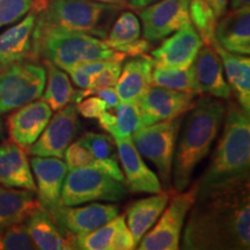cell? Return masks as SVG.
<instances>
[{
  "instance_id": "1",
  "label": "cell",
  "mask_w": 250,
  "mask_h": 250,
  "mask_svg": "<svg viewBox=\"0 0 250 250\" xmlns=\"http://www.w3.org/2000/svg\"><path fill=\"white\" fill-rule=\"evenodd\" d=\"M181 248L248 250L250 248L249 176L232 181L198 199L189 211Z\"/></svg>"
},
{
  "instance_id": "2",
  "label": "cell",
  "mask_w": 250,
  "mask_h": 250,
  "mask_svg": "<svg viewBox=\"0 0 250 250\" xmlns=\"http://www.w3.org/2000/svg\"><path fill=\"white\" fill-rule=\"evenodd\" d=\"M226 105L211 96H199L183 115L175 146L171 184L175 192L188 189L192 175L210 153L223 125Z\"/></svg>"
},
{
  "instance_id": "3",
  "label": "cell",
  "mask_w": 250,
  "mask_h": 250,
  "mask_svg": "<svg viewBox=\"0 0 250 250\" xmlns=\"http://www.w3.org/2000/svg\"><path fill=\"white\" fill-rule=\"evenodd\" d=\"M224 130L203 176L197 181V198L250 175V117L240 104L230 102L224 117Z\"/></svg>"
},
{
  "instance_id": "4",
  "label": "cell",
  "mask_w": 250,
  "mask_h": 250,
  "mask_svg": "<svg viewBox=\"0 0 250 250\" xmlns=\"http://www.w3.org/2000/svg\"><path fill=\"white\" fill-rule=\"evenodd\" d=\"M126 56L105 44L103 40L88 35L35 24L31 43V59L48 61L67 71L83 62L112 61L123 62Z\"/></svg>"
},
{
  "instance_id": "5",
  "label": "cell",
  "mask_w": 250,
  "mask_h": 250,
  "mask_svg": "<svg viewBox=\"0 0 250 250\" xmlns=\"http://www.w3.org/2000/svg\"><path fill=\"white\" fill-rule=\"evenodd\" d=\"M37 26L88 34L105 40L123 7L92 0H34Z\"/></svg>"
},
{
  "instance_id": "6",
  "label": "cell",
  "mask_w": 250,
  "mask_h": 250,
  "mask_svg": "<svg viewBox=\"0 0 250 250\" xmlns=\"http://www.w3.org/2000/svg\"><path fill=\"white\" fill-rule=\"evenodd\" d=\"M45 83L46 71L40 61L27 59L0 67V115L40 99Z\"/></svg>"
},
{
  "instance_id": "7",
  "label": "cell",
  "mask_w": 250,
  "mask_h": 250,
  "mask_svg": "<svg viewBox=\"0 0 250 250\" xmlns=\"http://www.w3.org/2000/svg\"><path fill=\"white\" fill-rule=\"evenodd\" d=\"M127 195L123 182L98 168H77L67 171L62 189V204L78 206L92 202H121Z\"/></svg>"
},
{
  "instance_id": "8",
  "label": "cell",
  "mask_w": 250,
  "mask_h": 250,
  "mask_svg": "<svg viewBox=\"0 0 250 250\" xmlns=\"http://www.w3.org/2000/svg\"><path fill=\"white\" fill-rule=\"evenodd\" d=\"M182 117L146 125L131 137L139 154L156 167L166 190H170L171 167Z\"/></svg>"
},
{
  "instance_id": "9",
  "label": "cell",
  "mask_w": 250,
  "mask_h": 250,
  "mask_svg": "<svg viewBox=\"0 0 250 250\" xmlns=\"http://www.w3.org/2000/svg\"><path fill=\"white\" fill-rule=\"evenodd\" d=\"M198 184L195 182L189 190L173 192L169 205L160 215V220L149 233L142 237L137 248L139 250H177L188 213L197 198Z\"/></svg>"
},
{
  "instance_id": "10",
  "label": "cell",
  "mask_w": 250,
  "mask_h": 250,
  "mask_svg": "<svg viewBox=\"0 0 250 250\" xmlns=\"http://www.w3.org/2000/svg\"><path fill=\"white\" fill-rule=\"evenodd\" d=\"M189 5L190 0H160L140 9L144 39L154 44L190 22Z\"/></svg>"
},
{
  "instance_id": "11",
  "label": "cell",
  "mask_w": 250,
  "mask_h": 250,
  "mask_svg": "<svg viewBox=\"0 0 250 250\" xmlns=\"http://www.w3.org/2000/svg\"><path fill=\"white\" fill-rule=\"evenodd\" d=\"M79 130L80 122L76 105H65L57 110L54 117L50 118L41 136L28 148V154L62 159L65 151L72 140L76 138Z\"/></svg>"
},
{
  "instance_id": "12",
  "label": "cell",
  "mask_w": 250,
  "mask_h": 250,
  "mask_svg": "<svg viewBox=\"0 0 250 250\" xmlns=\"http://www.w3.org/2000/svg\"><path fill=\"white\" fill-rule=\"evenodd\" d=\"M197 95L191 93L151 86L137 101L144 126L181 117L192 108Z\"/></svg>"
},
{
  "instance_id": "13",
  "label": "cell",
  "mask_w": 250,
  "mask_h": 250,
  "mask_svg": "<svg viewBox=\"0 0 250 250\" xmlns=\"http://www.w3.org/2000/svg\"><path fill=\"white\" fill-rule=\"evenodd\" d=\"M29 162L35 175L37 201L50 214H55L62 206V189L67 166L52 156H33Z\"/></svg>"
},
{
  "instance_id": "14",
  "label": "cell",
  "mask_w": 250,
  "mask_h": 250,
  "mask_svg": "<svg viewBox=\"0 0 250 250\" xmlns=\"http://www.w3.org/2000/svg\"><path fill=\"white\" fill-rule=\"evenodd\" d=\"M204 45L191 22L177 29L170 37H166L162 44L152 51L156 66L169 68H189Z\"/></svg>"
},
{
  "instance_id": "15",
  "label": "cell",
  "mask_w": 250,
  "mask_h": 250,
  "mask_svg": "<svg viewBox=\"0 0 250 250\" xmlns=\"http://www.w3.org/2000/svg\"><path fill=\"white\" fill-rule=\"evenodd\" d=\"M118 215L120 208L117 205L92 202L88 205L76 208L62 205L51 217L65 235L67 233L81 235L98 229Z\"/></svg>"
},
{
  "instance_id": "16",
  "label": "cell",
  "mask_w": 250,
  "mask_h": 250,
  "mask_svg": "<svg viewBox=\"0 0 250 250\" xmlns=\"http://www.w3.org/2000/svg\"><path fill=\"white\" fill-rule=\"evenodd\" d=\"M51 116L52 109L43 100H35L15 109L7 118L9 139L27 152L45 129Z\"/></svg>"
},
{
  "instance_id": "17",
  "label": "cell",
  "mask_w": 250,
  "mask_h": 250,
  "mask_svg": "<svg viewBox=\"0 0 250 250\" xmlns=\"http://www.w3.org/2000/svg\"><path fill=\"white\" fill-rule=\"evenodd\" d=\"M120 164L125 173V186L136 193H158L162 190L159 177L143 160L132 139H115Z\"/></svg>"
},
{
  "instance_id": "18",
  "label": "cell",
  "mask_w": 250,
  "mask_h": 250,
  "mask_svg": "<svg viewBox=\"0 0 250 250\" xmlns=\"http://www.w3.org/2000/svg\"><path fill=\"white\" fill-rule=\"evenodd\" d=\"M195 81L199 93L208 96L229 100L232 89L224 77L220 56L212 45L204 44L192 62Z\"/></svg>"
},
{
  "instance_id": "19",
  "label": "cell",
  "mask_w": 250,
  "mask_h": 250,
  "mask_svg": "<svg viewBox=\"0 0 250 250\" xmlns=\"http://www.w3.org/2000/svg\"><path fill=\"white\" fill-rule=\"evenodd\" d=\"M217 23L214 39L221 48L236 55L250 54V7L232 9Z\"/></svg>"
},
{
  "instance_id": "20",
  "label": "cell",
  "mask_w": 250,
  "mask_h": 250,
  "mask_svg": "<svg viewBox=\"0 0 250 250\" xmlns=\"http://www.w3.org/2000/svg\"><path fill=\"white\" fill-rule=\"evenodd\" d=\"M105 44L125 56L136 57L152 50V43L142 39V24L132 12H122L109 30Z\"/></svg>"
},
{
  "instance_id": "21",
  "label": "cell",
  "mask_w": 250,
  "mask_h": 250,
  "mask_svg": "<svg viewBox=\"0 0 250 250\" xmlns=\"http://www.w3.org/2000/svg\"><path fill=\"white\" fill-rule=\"evenodd\" d=\"M0 184L36 192L27 152L11 139L0 145Z\"/></svg>"
},
{
  "instance_id": "22",
  "label": "cell",
  "mask_w": 250,
  "mask_h": 250,
  "mask_svg": "<svg viewBox=\"0 0 250 250\" xmlns=\"http://www.w3.org/2000/svg\"><path fill=\"white\" fill-rule=\"evenodd\" d=\"M36 17L37 12L31 8L20 22L0 34V67L31 59Z\"/></svg>"
},
{
  "instance_id": "23",
  "label": "cell",
  "mask_w": 250,
  "mask_h": 250,
  "mask_svg": "<svg viewBox=\"0 0 250 250\" xmlns=\"http://www.w3.org/2000/svg\"><path fill=\"white\" fill-rule=\"evenodd\" d=\"M154 66V59L145 54L132 57L125 62L116 83V92L121 102L138 101L152 86Z\"/></svg>"
},
{
  "instance_id": "24",
  "label": "cell",
  "mask_w": 250,
  "mask_h": 250,
  "mask_svg": "<svg viewBox=\"0 0 250 250\" xmlns=\"http://www.w3.org/2000/svg\"><path fill=\"white\" fill-rule=\"evenodd\" d=\"M174 190L152 193L151 197L139 199L127 208L126 220L134 242L138 246L142 237L154 226L162 212L167 208Z\"/></svg>"
},
{
  "instance_id": "25",
  "label": "cell",
  "mask_w": 250,
  "mask_h": 250,
  "mask_svg": "<svg viewBox=\"0 0 250 250\" xmlns=\"http://www.w3.org/2000/svg\"><path fill=\"white\" fill-rule=\"evenodd\" d=\"M212 46L220 56L223 67L226 72L228 85L235 94L240 107L247 114L250 112V59L248 56L236 55L228 52L221 48L217 41L212 43Z\"/></svg>"
},
{
  "instance_id": "26",
  "label": "cell",
  "mask_w": 250,
  "mask_h": 250,
  "mask_svg": "<svg viewBox=\"0 0 250 250\" xmlns=\"http://www.w3.org/2000/svg\"><path fill=\"white\" fill-rule=\"evenodd\" d=\"M40 206L35 191L17 190L0 184V232L12 225L24 223Z\"/></svg>"
},
{
  "instance_id": "27",
  "label": "cell",
  "mask_w": 250,
  "mask_h": 250,
  "mask_svg": "<svg viewBox=\"0 0 250 250\" xmlns=\"http://www.w3.org/2000/svg\"><path fill=\"white\" fill-rule=\"evenodd\" d=\"M28 233L36 249L67 250L72 249L66 235L62 232L54 218L42 206L36 208L24 221Z\"/></svg>"
},
{
  "instance_id": "28",
  "label": "cell",
  "mask_w": 250,
  "mask_h": 250,
  "mask_svg": "<svg viewBox=\"0 0 250 250\" xmlns=\"http://www.w3.org/2000/svg\"><path fill=\"white\" fill-rule=\"evenodd\" d=\"M114 109V112L104 110L98 117L100 126L114 139L131 138L144 127L142 114L136 102H120Z\"/></svg>"
},
{
  "instance_id": "29",
  "label": "cell",
  "mask_w": 250,
  "mask_h": 250,
  "mask_svg": "<svg viewBox=\"0 0 250 250\" xmlns=\"http://www.w3.org/2000/svg\"><path fill=\"white\" fill-rule=\"evenodd\" d=\"M78 142L85 146L96 160H99L105 173L121 182H125L124 174L120 166L116 143L112 137L108 134L86 132L78 139Z\"/></svg>"
},
{
  "instance_id": "30",
  "label": "cell",
  "mask_w": 250,
  "mask_h": 250,
  "mask_svg": "<svg viewBox=\"0 0 250 250\" xmlns=\"http://www.w3.org/2000/svg\"><path fill=\"white\" fill-rule=\"evenodd\" d=\"M42 62L46 71V83L41 98L52 110L57 111L73 102L76 89L64 71L48 61H42Z\"/></svg>"
},
{
  "instance_id": "31",
  "label": "cell",
  "mask_w": 250,
  "mask_h": 250,
  "mask_svg": "<svg viewBox=\"0 0 250 250\" xmlns=\"http://www.w3.org/2000/svg\"><path fill=\"white\" fill-rule=\"evenodd\" d=\"M152 85L180 90V92L191 93L197 96L201 95L197 88L192 66L180 70V68L162 67L155 65L153 68Z\"/></svg>"
},
{
  "instance_id": "32",
  "label": "cell",
  "mask_w": 250,
  "mask_h": 250,
  "mask_svg": "<svg viewBox=\"0 0 250 250\" xmlns=\"http://www.w3.org/2000/svg\"><path fill=\"white\" fill-rule=\"evenodd\" d=\"M189 15L190 22L202 39L203 43L206 45H212L215 40L214 33L218 18L208 2L205 0H190Z\"/></svg>"
},
{
  "instance_id": "33",
  "label": "cell",
  "mask_w": 250,
  "mask_h": 250,
  "mask_svg": "<svg viewBox=\"0 0 250 250\" xmlns=\"http://www.w3.org/2000/svg\"><path fill=\"white\" fill-rule=\"evenodd\" d=\"M118 217L115 218L114 220L109 221L108 224L103 225V226L98 228V229L87 234L74 235V234L67 233L66 237L68 242H70L72 249L111 250L110 241L118 225Z\"/></svg>"
},
{
  "instance_id": "34",
  "label": "cell",
  "mask_w": 250,
  "mask_h": 250,
  "mask_svg": "<svg viewBox=\"0 0 250 250\" xmlns=\"http://www.w3.org/2000/svg\"><path fill=\"white\" fill-rule=\"evenodd\" d=\"M35 243L28 233L26 224H15L0 232V250H34Z\"/></svg>"
},
{
  "instance_id": "35",
  "label": "cell",
  "mask_w": 250,
  "mask_h": 250,
  "mask_svg": "<svg viewBox=\"0 0 250 250\" xmlns=\"http://www.w3.org/2000/svg\"><path fill=\"white\" fill-rule=\"evenodd\" d=\"M65 164L70 170L77 168H98L102 169V166L99 160L92 155L85 146L78 142L68 145L66 151L64 153ZM103 170V169H102Z\"/></svg>"
},
{
  "instance_id": "36",
  "label": "cell",
  "mask_w": 250,
  "mask_h": 250,
  "mask_svg": "<svg viewBox=\"0 0 250 250\" xmlns=\"http://www.w3.org/2000/svg\"><path fill=\"white\" fill-rule=\"evenodd\" d=\"M34 0H0V28L15 23L33 8Z\"/></svg>"
},
{
  "instance_id": "37",
  "label": "cell",
  "mask_w": 250,
  "mask_h": 250,
  "mask_svg": "<svg viewBox=\"0 0 250 250\" xmlns=\"http://www.w3.org/2000/svg\"><path fill=\"white\" fill-rule=\"evenodd\" d=\"M110 248L111 250H131L137 248L132 234L125 224V215L118 217V225L111 237Z\"/></svg>"
},
{
  "instance_id": "38",
  "label": "cell",
  "mask_w": 250,
  "mask_h": 250,
  "mask_svg": "<svg viewBox=\"0 0 250 250\" xmlns=\"http://www.w3.org/2000/svg\"><path fill=\"white\" fill-rule=\"evenodd\" d=\"M76 109L83 117L88 118V120H94L98 118L100 115L104 110H108L105 102L98 96L93 95L90 98H85V100H81L80 102L76 103Z\"/></svg>"
},
{
  "instance_id": "39",
  "label": "cell",
  "mask_w": 250,
  "mask_h": 250,
  "mask_svg": "<svg viewBox=\"0 0 250 250\" xmlns=\"http://www.w3.org/2000/svg\"><path fill=\"white\" fill-rule=\"evenodd\" d=\"M122 62H114L110 66L104 68L93 78L90 87L92 88H103V87H115L118 78L121 76ZM89 87V88H90Z\"/></svg>"
},
{
  "instance_id": "40",
  "label": "cell",
  "mask_w": 250,
  "mask_h": 250,
  "mask_svg": "<svg viewBox=\"0 0 250 250\" xmlns=\"http://www.w3.org/2000/svg\"><path fill=\"white\" fill-rule=\"evenodd\" d=\"M205 1L208 2V5L213 9L214 14L217 15L218 19L226 13L228 0H205Z\"/></svg>"
},
{
  "instance_id": "41",
  "label": "cell",
  "mask_w": 250,
  "mask_h": 250,
  "mask_svg": "<svg viewBox=\"0 0 250 250\" xmlns=\"http://www.w3.org/2000/svg\"><path fill=\"white\" fill-rule=\"evenodd\" d=\"M127 6L130 8L136 9V11H140V9L147 7L149 5L155 4V2L160 1V0H126Z\"/></svg>"
},
{
  "instance_id": "42",
  "label": "cell",
  "mask_w": 250,
  "mask_h": 250,
  "mask_svg": "<svg viewBox=\"0 0 250 250\" xmlns=\"http://www.w3.org/2000/svg\"><path fill=\"white\" fill-rule=\"evenodd\" d=\"M250 4V0H232L230 1V7L232 9H237V8H242V7H247Z\"/></svg>"
},
{
  "instance_id": "43",
  "label": "cell",
  "mask_w": 250,
  "mask_h": 250,
  "mask_svg": "<svg viewBox=\"0 0 250 250\" xmlns=\"http://www.w3.org/2000/svg\"><path fill=\"white\" fill-rule=\"evenodd\" d=\"M92 1H100V2H107V4H114L118 5L121 7H127V1L126 0H92Z\"/></svg>"
},
{
  "instance_id": "44",
  "label": "cell",
  "mask_w": 250,
  "mask_h": 250,
  "mask_svg": "<svg viewBox=\"0 0 250 250\" xmlns=\"http://www.w3.org/2000/svg\"><path fill=\"white\" fill-rule=\"evenodd\" d=\"M1 133H2V122L0 120V137H1Z\"/></svg>"
}]
</instances>
